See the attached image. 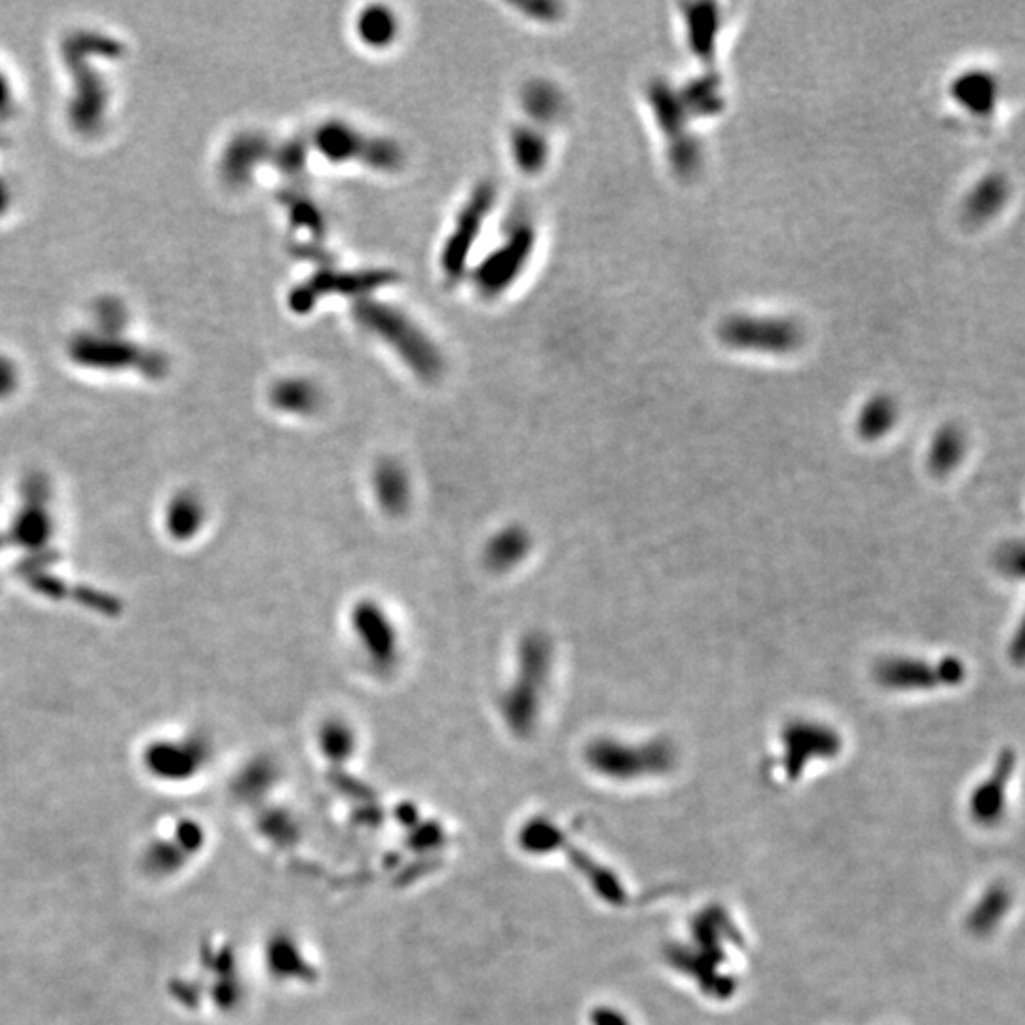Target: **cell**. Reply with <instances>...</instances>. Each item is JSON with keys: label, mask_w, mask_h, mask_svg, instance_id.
<instances>
[{"label": "cell", "mask_w": 1025, "mask_h": 1025, "mask_svg": "<svg viewBox=\"0 0 1025 1025\" xmlns=\"http://www.w3.org/2000/svg\"><path fill=\"white\" fill-rule=\"evenodd\" d=\"M370 490L384 515L401 519L415 502L412 477L405 463L396 458H383L370 471Z\"/></svg>", "instance_id": "obj_11"}, {"label": "cell", "mask_w": 1025, "mask_h": 1025, "mask_svg": "<svg viewBox=\"0 0 1025 1025\" xmlns=\"http://www.w3.org/2000/svg\"><path fill=\"white\" fill-rule=\"evenodd\" d=\"M555 667V642L543 630L524 632L516 644L515 674L498 699L503 724L516 739L536 733Z\"/></svg>", "instance_id": "obj_1"}, {"label": "cell", "mask_w": 1025, "mask_h": 1025, "mask_svg": "<svg viewBox=\"0 0 1025 1025\" xmlns=\"http://www.w3.org/2000/svg\"><path fill=\"white\" fill-rule=\"evenodd\" d=\"M323 401L322 388L308 378H289L274 389L275 407L289 415L314 416L322 410Z\"/></svg>", "instance_id": "obj_13"}, {"label": "cell", "mask_w": 1025, "mask_h": 1025, "mask_svg": "<svg viewBox=\"0 0 1025 1025\" xmlns=\"http://www.w3.org/2000/svg\"><path fill=\"white\" fill-rule=\"evenodd\" d=\"M1006 198V182L1001 177H987L972 190L966 201V217L974 222L990 219Z\"/></svg>", "instance_id": "obj_19"}, {"label": "cell", "mask_w": 1025, "mask_h": 1025, "mask_svg": "<svg viewBox=\"0 0 1025 1025\" xmlns=\"http://www.w3.org/2000/svg\"><path fill=\"white\" fill-rule=\"evenodd\" d=\"M534 551V536L524 524L510 523L503 524L496 532L490 534L489 540L484 542L483 558L484 568L503 576L521 568L529 556Z\"/></svg>", "instance_id": "obj_12"}, {"label": "cell", "mask_w": 1025, "mask_h": 1025, "mask_svg": "<svg viewBox=\"0 0 1025 1025\" xmlns=\"http://www.w3.org/2000/svg\"><path fill=\"white\" fill-rule=\"evenodd\" d=\"M317 746L331 764H344L356 754V730L344 718H328L317 731Z\"/></svg>", "instance_id": "obj_14"}, {"label": "cell", "mask_w": 1025, "mask_h": 1025, "mask_svg": "<svg viewBox=\"0 0 1025 1025\" xmlns=\"http://www.w3.org/2000/svg\"><path fill=\"white\" fill-rule=\"evenodd\" d=\"M584 760L598 777L627 783L669 770L674 751L665 741L627 743L621 739L598 738L587 744Z\"/></svg>", "instance_id": "obj_3"}, {"label": "cell", "mask_w": 1025, "mask_h": 1025, "mask_svg": "<svg viewBox=\"0 0 1025 1025\" xmlns=\"http://www.w3.org/2000/svg\"><path fill=\"white\" fill-rule=\"evenodd\" d=\"M272 974L280 980H296L308 982L314 979L315 969L302 945L293 939H278L270 948Z\"/></svg>", "instance_id": "obj_15"}, {"label": "cell", "mask_w": 1025, "mask_h": 1025, "mask_svg": "<svg viewBox=\"0 0 1025 1025\" xmlns=\"http://www.w3.org/2000/svg\"><path fill=\"white\" fill-rule=\"evenodd\" d=\"M963 452H965V439L961 436V431L958 428L942 429L932 442L931 454H929L932 470L939 473L952 470L963 458Z\"/></svg>", "instance_id": "obj_20"}, {"label": "cell", "mask_w": 1025, "mask_h": 1025, "mask_svg": "<svg viewBox=\"0 0 1025 1025\" xmlns=\"http://www.w3.org/2000/svg\"><path fill=\"white\" fill-rule=\"evenodd\" d=\"M357 33L370 48H384L391 44L397 34V21L394 14L383 7H370L357 21Z\"/></svg>", "instance_id": "obj_18"}, {"label": "cell", "mask_w": 1025, "mask_h": 1025, "mask_svg": "<svg viewBox=\"0 0 1025 1025\" xmlns=\"http://www.w3.org/2000/svg\"><path fill=\"white\" fill-rule=\"evenodd\" d=\"M396 280L389 272H323L296 289L291 299L293 308L299 312L314 308L315 302L325 295H357Z\"/></svg>", "instance_id": "obj_10"}, {"label": "cell", "mask_w": 1025, "mask_h": 1025, "mask_svg": "<svg viewBox=\"0 0 1025 1025\" xmlns=\"http://www.w3.org/2000/svg\"><path fill=\"white\" fill-rule=\"evenodd\" d=\"M354 317L370 335L394 348L405 365L422 380H437L444 369L441 352L422 328L399 310L383 302L362 301L354 306Z\"/></svg>", "instance_id": "obj_2"}, {"label": "cell", "mask_w": 1025, "mask_h": 1025, "mask_svg": "<svg viewBox=\"0 0 1025 1025\" xmlns=\"http://www.w3.org/2000/svg\"><path fill=\"white\" fill-rule=\"evenodd\" d=\"M534 230L523 222L511 230L502 248L492 251L477 269L473 280L484 296H498L521 275L534 249Z\"/></svg>", "instance_id": "obj_6"}, {"label": "cell", "mask_w": 1025, "mask_h": 1025, "mask_svg": "<svg viewBox=\"0 0 1025 1025\" xmlns=\"http://www.w3.org/2000/svg\"><path fill=\"white\" fill-rule=\"evenodd\" d=\"M523 105L532 118L543 124L555 122L564 111L563 95L558 94L553 84L543 81L530 82L524 87Z\"/></svg>", "instance_id": "obj_17"}, {"label": "cell", "mask_w": 1025, "mask_h": 1025, "mask_svg": "<svg viewBox=\"0 0 1025 1025\" xmlns=\"http://www.w3.org/2000/svg\"><path fill=\"white\" fill-rule=\"evenodd\" d=\"M348 625L367 667L376 677H391L401 665L402 638L388 608L375 598H362L352 606Z\"/></svg>", "instance_id": "obj_4"}, {"label": "cell", "mask_w": 1025, "mask_h": 1025, "mask_svg": "<svg viewBox=\"0 0 1025 1025\" xmlns=\"http://www.w3.org/2000/svg\"><path fill=\"white\" fill-rule=\"evenodd\" d=\"M315 147L333 161L362 160L375 169H397L402 164L401 148L388 139H369L344 122H327L315 132Z\"/></svg>", "instance_id": "obj_5"}, {"label": "cell", "mask_w": 1025, "mask_h": 1025, "mask_svg": "<svg viewBox=\"0 0 1025 1025\" xmlns=\"http://www.w3.org/2000/svg\"><path fill=\"white\" fill-rule=\"evenodd\" d=\"M895 418H897L895 402L887 399V397H878V399H871L866 405L862 415H860V420H858V428H860L862 436L868 437V439H871V437L876 439V437L883 436L891 429Z\"/></svg>", "instance_id": "obj_21"}, {"label": "cell", "mask_w": 1025, "mask_h": 1025, "mask_svg": "<svg viewBox=\"0 0 1025 1025\" xmlns=\"http://www.w3.org/2000/svg\"><path fill=\"white\" fill-rule=\"evenodd\" d=\"M876 678L885 688L900 691L931 690L939 686H953L965 678V667L958 659L948 657L940 663L923 659L895 657L885 659L876 669Z\"/></svg>", "instance_id": "obj_7"}, {"label": "cell", "mask_w": 1025, "mask_h": 1025, "mask_svg": "<svg viewBox=\"0 0 1025 1025\" xmlns=\"http://www.w3.org/2000/svg\"><path fill=\"white\" fill-rule=\"evenodd\" d=\"M516 7L526 12L530 18H536L540 21H555L558 10H561V7L553 4V2H524V4H516Z\"/></svg>", "instance_id": "obj_23"}, {"label": "cell", "mask_w": 1025, "mask_h": 1025, "mask_svg": "<svg viewBox=\"0 0 1025 1025\" xmlns=\"http://www.w3.org/2000/svg\"><path fill=\"white\" fill-rule=\"evenodd\" d=\"M722 338L738 348L788 352L799 342V331L791 322L739 315L724 323Z\"/></svg>", "instance_id": "obj_9"}, {"label": "cell", "mask_w": 1025, "mask_h": 1025, "mask_svg": "<svg viewBox=\"0 0 1025 1025\" xmlns=\"http://www.w3.org/2000/svg\"><path fill=\"white\" fill-rule=\"evenodd\" d=\"M494 200H496V190L489 182H484L475 188V192L470 196V200L460 211L454 232L447 238L441 253L442 272L449 280H458L466 270L468 257L473 249L477 236L481 234V227Z\"/></svg>", "instance_id": "obj_8"}, {"label": "cell", "mask_w": 1025, "mask_h": 1025, "mask_svg": "<svg viewBox=\"0 0 1025 1025\" xmlns=\"http://www.w3.org/2000/svg\"><path fill=\"white\" fill-rule=\"evenodd\" d=\"M511 153L519 169L526 175H536L550 160V145L540 132L529 126H516L511 134Z\"/></svg>", "instance_id": "obj_16"}, {"label": "cell", "mask_w": 1025, "mask_h": 1025, "mask_svg": "<svg viewBox=\"0 0 1025 1025\" xmlns=\"http://www.w3.org/2000/svg\"><path fill=\"white\" fill-rule=\"evenodd\" d=\"M961 101L971 108L982 111L993 100V82L987 74H966L958 84Z\"/></svg>", "instance_id": "obj_22"}, {"label": "cell", "mask_w": 1025, "mask_h": 1025, "mask_svg": "<svg viewBox=\"0 0 1025 1025\" xmlns=\"http://www.w3.org/2000/svg\"><path fill=\"white\" fill-rule=\"evenodd\" d=\"M590 1025H627V1019L621 1012L598 1006L590 1012Z\"/></svg>", "instance_id": "obj_24"}]
</instances>
